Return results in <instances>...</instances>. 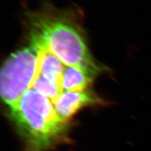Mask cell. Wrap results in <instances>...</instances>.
<instances>
[{"mask_svg": "<svg viewBox=\"0 0 151 151\" xmlns=\"http://www.w3.org/2000/svg\"><path fill=\"white\" fill-rule=\"evenodd\" d=\"M35 90L40 93L44 96L49 98L53 102L63 91L58 86L45 79L40 74L33 84L32 88Z\"/></svg>", "mask_w": 151, "mask_h": 151, "instance_id": "obj_7", "label": "cell"}, {"mask_svg": "<svg viewBox=\"0 0 151 151\" xmlns=\"http://www.w3.org/2000/svg\"><path fill=\"white\" fill-rule=\"evenodd\" d=\"M40 56L30 46L13 53L3 65L0 89L3 101L13 106L32 88L40 74Z\"/></svg>", "mask_w": 151, "mask_h": 151, "instance_id": "obj_3", "label": "cell"}, {"mask_svg": "<svg viewBox=\"0 0 151 151\" xmlns=\"http://www.w3.org/2000/svg\"><path fill=\"white\" fill-rule=\"evenodd\" d=\"M9 116L25 142V151H47L65 139L68 121L60 119L49 98L34 89L9 108Z\"/></svg>", "mask_w": 151, "mask_h": 151, "instance_id": "obj_2", "label": "cell"}, {"mask_svg": "<svg viewBox=\"0 0 151 151\" xmlns=\"http://www.w3.org/2000/svg\"><path fill=\"white\" fill-rule=\"evenodd\" d=\"M29 35L40 39L67 66L82 69L94 78L105 69L89 51L83 31L65 12L50 8L27 14Z\"/></svg>", "mask_w": 151, "mask_h": 151, "instance_id": "obj_1", "label": "cell"}, {"mask_svg": "<svg viewBox=\"0 0 151 151\" xmlns=\"http://www.w3.org/2000/svg\"><path fill=\"white\" fill-rule=\"evenodd\" d=\"M37 53L40 56V74L64 91L62 81L66 65L48 49Z\"/></svg>", "mask_w": 151, "mask_h": 151, "instance_id": "obj_5", "label": "cell"}, {"mask_svg": "<svg viewBox=\"0 0 151 151\" xmlns=\"http://www.w3.org/2000/svg\"><path fill=\"white\" fill-rule=\"evenodd\" d=\"M93 78L81 69L66 65L63 74L62 87L64 91H84L91 84Z\"/></svg>", "mask_w": 151, "mask_h": 151, "instance_id": "obj_6", "label": "cell"}, {"mask_svg": "<svg viewBox=\"0 0 151 151\" xmlns=\"http://www.w3.org/2000/svg\"><path fill=\"white\" fill-rule=\"evenodd\" d=\"M100 98L91 93L64 91L52 102L55 110L61 119H69L82 108L101 103Z\"/></svg>", "mask_w": 151, "mask_h": 151, "instance_id": "obj_4", "label": "cell"}]
</instances>
